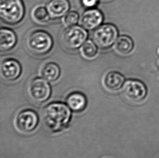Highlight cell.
<instances>
[{
  "label": "cell",
  "instance_id": "obj_1",
  "mask_svg": "<svg viewBox=\"0 0 159 158\" xmlns=\"http://www.w3.org/2000/svg\"><path fill=\"white\" fill-rule=\"evenodd\" d=\"M43 118L45 125L51 132H60L69 127L72 118L71 109L64 103H51L44 108Z\"/></svg>",
  "mask_w": 159,
  "mask_h": 158
},
{
  "label": "cell",
  "instance_id": "obj_2",
  "mask_svg": "<svg viewBox=\"0 0 159 158\" xmlns=\"http://www.w3.org/2000/svg\"><path fill=\"white\" fill-rule=\"evenodd\" d=\"M25 13L22 0H0V17L4 23L17 24L24 19Z\"/></svg>",
  "mask_w": 159,
  "mask_h": 158
},
{
  "label": "cell",
  "instance_id": "obj_3",
  "mask_svg": "<svg viewBox=\"0 0 159 158\" xmlns=\"http://www.w3.org/2000/svg\"><path fill=\"white\" fill-rule=\"evenodd\" d=\"M26 45L30 52L37 55H44L52 49L53 41L52 37L46 31H34L26 41Z\"/></svg>",
  "mask_w": 159,
  "mask_h": 158
},
{
  "label": "cell",
  "instance_id": "obj_4",
  "mask_svg": "<svg viewBox=\"0 0 159 158\" xmlns=\"http://www.w3.org/2000/svg\"><path fill=\"white\" fill-rule=\"evenodd\" d=\"M88 33L82 26L67 27L62 33L61 42L66 48L76 50L82 46L87 40Z\"/></svg>",
  "mask_w": 159,
  "mask_h": 158
},
{
  "label": "cell",
  "instance_id": "obj_5",
  "mask_svg": "<svg viewBox=\"0 0 159 158\" xmlns=\"http://www.w3.org/2000/svg\"><path fill=\"white\" fill-rule=\"evenodd\" d=\"M118 35V29L115 25L103 24L93 31V40L97 47L101 49H107L116 42Z\"/></svg>",
  "mask_w": 159,
  "mask_h": 158
},
{
  "label": "cell",
  "instance_id": "obj_6",
  "mask_svg": "<svg viewBox=\"0 0 159 158\" xmlns=\"http://www.w3.org/2000/svg\"><path fill=\"white\" fill-rule=\"evenodd\" d=\"M48 82L41 77H36L31 81L28 90L31 98L35 101L43 103L49 99L52 90Z\"/></svg>",
  "mask_w": 159,
  "mask_h": 158
},
{
  "label": "cell",
  "instance_id": "obj_7",
  "mask_svg": "<svg viewBox=\"0 0 159 158\" xmlns=\"http://www.w3.org/2000/svg\"><path fill=\"white\" fill-rule=\"evenodd\" d=\"M39 121V116L36 112L33 109H26L17 114L15 123L20 132L29 133L36 129Z\"/></svg>",
  "mask_w": 159,
  "mask_h": 158
},
{
  "label": "cell",
  "instance_id": "obj_8",
  "mask_svg": "<svg viewBox=\"0 0 159 158\" xmlns=\"http://www.w3.org/2000/svg\"><path fill=\"white\" fill-rule=\"evenodd\" d=\"M123 92L127 99L134 102L143 100L147 94V90L144 83L135 79H129L125 81Z\"/></svg>",
  "mask_w": 159,
  "mask_h": 158
},
{
  "label": "cell",
  "instance_id": "obj_9",
  "mask_svg": "<svg viewBox=\"0 0 159 158\" xmlns=\"http://www.w3.org/2000/svg\"><path fill=\"white\" fill-rule=\"evenodd\" d=\"M104 16L101 11L96 8L89 9L80 17L81 26L88 30H95L101 25Z\"/></svg>",
  "mask_w": 159,
  "mask_h": 158
},
{
  "label": "cell",
  "instance_id": "obj_10",
  "mask_svg": "<svg viewBox=\"0 0 159 158\" xmlns=\"http://www.w3.org/2000/svg\"><path fill=\"white\" fill-rule=\"evenodd\" d=\"M21 72V66L16 60L8 59L4 60L1 64V75L8 81H15L20 77Z\"/></svg>",
  "mask_w": 159,
  "mask_h": 158
},
{
  "label": "cell",
  "instance_id": "obj_11",
  "mask_svg": "<svg viewBox=\"0 0 159 158\" xmlns=\"http://www.w3.org/2000/svg\"><path fill=\"white\" fill-rule=\"evenodd\" d=\"M46 8L53 19L64 17L69 12L70 3L69 0H50Z\"/></svg>",
  "mask_w": 159,
  "mask_h": 158
},
{
  "label": "cell",
  "instance_id": "obj_12",
  "mask_svg": "<svg viewBox=\"0 0 159 158\" xmlns=\"http://www.w3.org/2000/svg\"><path fill=\"white\" fill-rule=\"evenodd\" d=\"M66 103L72 111L80 113L86 108L88 100L85 95L80 92H73L68 95Z\"/></svg>",
  "mask_w": 159,
  "mask_h": 158
},
{
  "label": "cell",
  "instance_id": "obj_13",
  "mask_svg": "<svg viewBox=\"0 0 159 158\" xmlns=\"http://www.w3.org/2000/svg\"><path fill=\"white\" fill-rule=\"evenodd\" d=\"M17 37L11 29L2 28L0 31V50L2 52L9 51L15 47Z\"/></svg>",
  "mask_w": 159,
  "mask_h": 158
},
{
  "label": "cell",
  "instance_id": "obj_14",
  "mask_svg": "<svg viewBox=\"0 0 159 158\" xmlns=\"http://www.w3.org/2000/svg\"><path fill=\"white\" fill-rule=\"evenodd\" d=\"M125 82V77L117 72H110L107 73L104 79L105 87L107 90L114 92L120 90Z\"/></svg>",
  "mask_w": 159,
  "mask_h": 158
},
{
  "label": "cell",
  "instance_id": "obj_15",
  "mask_svg": "<svg viewBox=\"0 0 159 158\" xmlns=\"http://www.w3.org/2000/svg\"><path fill=\"white\" fill-rule=\"evenodd\" d=\"M61 74L60 67L54 62H48L43 66L41 69V74L43 78L48 82L57 81Z\"/></svg>",
  "mask_w": 159,
  "mask_h": 158
},
{
  "label": "cell",
  "instance_id": "obj_16",
  "mask_svg": "<svg viewBox=\"0 0 159 158\" xmlns=\"http://www.w3.org/2000/svg\"><path fill=\"white\" fill-rule=\"evenodd\" d=\"M133 48V41L130 37L127 35L118 37L114 44V49L117 53L121 55L129 54Z\"/></svg>",
  "mask_w": 159,
  "mask_h": 158
},
{
  "label": "cell",
  "instance_id": "obj_17",
  "mask_svg": "<svg viewBox=\"0 0 159 158\" xmlns=\"http://www.w3.org/2000/svg\"><path fill=\"white\" fill-rule=\"evenodd\" d=\"M31 16L34 21L40 24H47L51 19L46 8L42 6H37L33 9Z\"/></svg>",
  "mask_w": 159,
  "mask_h": 158
},
{
  "label": "cell",
  "instance_id": "obj_18",
  "mask_svg": "<svg viewBox=\"0 0 159 158\" xmlns=\"http://www.w3.org/2000/svg\"><path fill=\"white\" fill-rule=\"evenodd\" d=\"M82 55L86 59H92L96 56L98 51L97 46L91 40H87L82 45L80 49Z\"/></svg>",
  "mask_w": 159,
  "mask_h": 158
},
{
  "label": "cell",
  "instance_id": "obj_19",
  "mask_svg": "<svg viewBox=\"0 0 159 158\" xmlns=\"http://www.w3.org/2000/svg\"><path fill=\"white\" fill-rule=\"evenodd\" d=\"M80 16L79 14L77 12L74 11H69L66 15H65L62 19V22L65 26L67 27L77 25L79 21Z\"/></svg>",
  "mask_w": 159,
  "mask_h": 158
},
{
  "label": "cell",
  "instance_id": "obj_20",
  "mask_svg": "<svg viewBox=\"0 0 159 158\" xmlns=\"http://www.w3.org/2000/svg\"><path fill=\"white\" fill-rule=\"evenodd\" d=\"M81 2L86 8H93L98 4V0H81Z\"/></svg>",
  "mask_w": 159,
  "mask_h": 158
}]
</instances>
